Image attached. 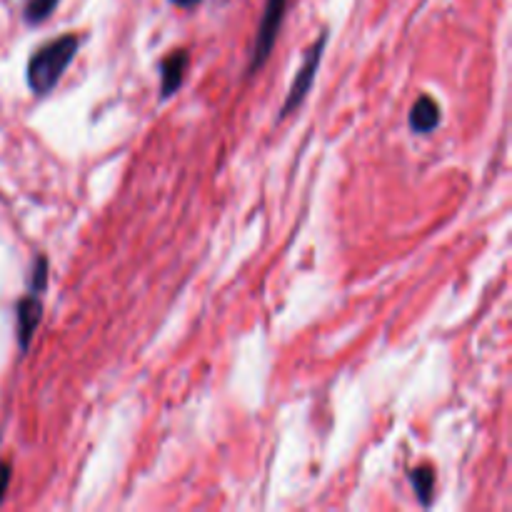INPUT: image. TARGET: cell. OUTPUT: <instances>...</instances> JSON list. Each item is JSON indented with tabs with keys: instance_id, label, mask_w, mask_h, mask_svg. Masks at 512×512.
Wrapping results in <instances>:
<instances>
[{
	"instance_id": "cell-3",
	"label": "cell",
	"mask_w": 512,
	"mask_h": 512,
	"mask_svg": "<svg viewBox=\"0 0 512 512\" xmlns=\"http://www.w3.org/2000/svg\"><path fill=\"white\" fill-rule=\"evenodd\" d=\"M325 40H328V35L323 33V35H320V38H318V43H315L313 48L308 50V55H305L303 68H300L298 75H295L293 85H290L288 98H285V103H283V110H280V120L288 118V115L293 113V110L298 108V105L303 103L305 98H308L310 88H313V83H315V75H318L320 60H323Z\"/></svg>"
},
{
	"instance_id": "cell-8",
	"label": "cell",
	"mask_w": 512,
	"mask_h": 512,
	"mask_svg": "<svg viewBox=\"0 0 512 512\" xmlns=\"http://www.w3.org/2000/svg\"><path fill=\"white\" fill-rule=\"evenodd\" d=\"M60 0H28L25 5V20L28 23H43L45 18H50V13L55 10Z\"/></svg>"
},
{
	"instance_id": "cell-9",
	"label": "cell",
	"mask_w": 512,
	"mask_h": 512,
	"mask_svg": "<svg viewBox=\"0 0 512 512\" xmlns=\"http://www.w3.org/2000/svg\"><path fill=\"white\" fill-rule=\"evenodd\" d=\"M48 283V260L38 258L35 260V273H33V293H40Z\"/></svg>"
},
{
	"instance_id": "cell-5",
	"label": "cell",
	"mask_w": 512,
	"mask_h": 512,
	"mask_svg": "<svg viewBox=\"0 0 512 512\" xmlns=\"http://www.w3.org/2000/svg\"><path fill=\"white\" fill-rule=\"evenodd\" d=\"M40 320H43V305L35 295H28L18 303V343L20 348H28L33 340L35 330H38Z\"/></svg>"
},
{
	"instance_id": "cell-6",
	"label": "cell",
	"mask_w": 512,
	"mask_h": 512,
	"mask_svg": "<svg viewBox=\"0 0 512 512\" xmlns=\"http://www.w3.org/2000/svg\"><path fill=\"white\" fill-rule=\"evenodd\" d=\"M440 125V105L430 95H420L410 110V128L415 133H433Z\"/></svg>"
},
{
	"instance_id": "cell-7",
	"label": "cell",
	"mask_w": 512,
	"mask_h": 512,
	"mask_svg": "<svg viewBox=\"0 0 512 512\" xmlns=\"http://www.w3.org/2000/svg\"><path fill=\"white\" fill-rule=\"evenodd\" d=\"M410 480H413L415 493H418L420 503L430 505V500H433V488H435V470L428 468V465H423V468H415L413 473H410Z\"/></svg>"
},
{
	"instance_id": "cell-11",
	"label": "cell",
	"mask_w": 512,
	"mask_h": 512,
	"mask_svg": "<svg viewBox=\"0 0 512 512\" xmlns=\"http://www.w3.org/2000/svg\"><path fill=\"white\" fill-rule=\"evenodd\" d=\"M175 5H180V8H190V5H195L198 0H173Z\"/></svg>"
},
{
	"instance_id": "cell-10",
	"label": "cell",
	"mask_w": 512,
	"mask_h": 512,
	"mask_svg": "<svg viewBox=\"0 0 512 512\" xmlns=\"http://www.w3.org/2000/svg\"><path fill=\"white\" fill-rule=\"evenodd\" d=\"M10 485V468L5 463H0V500L5 498V490Z\"/></svg>"
},
{
	"instance_id": "cell-2",
	"label": "cell",
	"mask_w": 512,
	"mask_h": 512,
	"mask_svg": "<svg viewBox=\"0 0 512 512\" xmlns=\"http://www.w3.org/2000/svg\"><path fill=\"white\" fill-rule=\"evenodd\" d=\"M285 8H288V0H268L263 10V18H260L258 35H255L253 43V55H250V73L260 70L265 65V60L270 58L275 48V40H278L280 25H283Z\"/></svg>"
},
{
	"instance_id": "cell-4",
	"label": "cell",
	"mask_w": 512,
	"mask_h": 512,
	"mask_svg": "<svg viewBox=\"0 0 512 512\" xmlns=\"http://www.w3.org/2000/svg\"><path fill=\"white\" fill-rule=\"evenodd\" d=\"M188 63H190V55L185 53V50H175V53H170L168 58L160 63V80H163V85H160V95H163V98H170L173 93H178V88L183 85Z\"/></svg>"
},
{
	"instance_id": "cell-1",
	"label": "cell",
	"mask_w": 512,
	"mask_h": 512,
	"mask_svg": "<svg viewBox=\"0 0 512 512\" xmlns=\"http://www.w3.org/2000/svg\"><path fill=\"white\" fill-rule=\"evenodd\" d=\"M78 45V35H60L40 50H35L33 58L28 60V85L35 95H48L60 83V78L78 53Z\"/></svg>"
}]
</instances>
